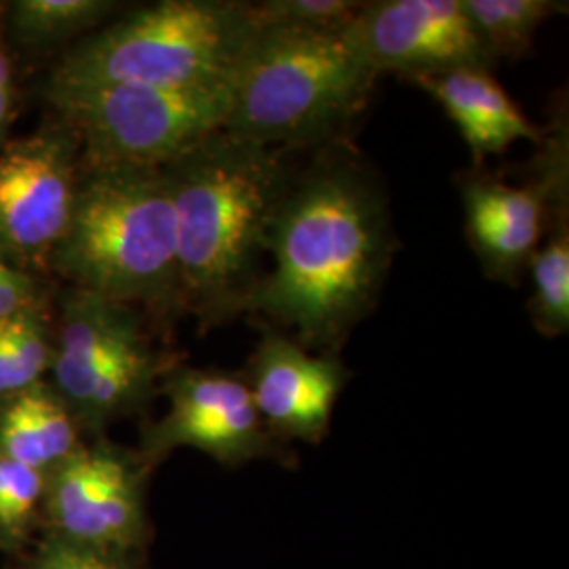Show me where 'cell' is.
Returning a JSON list of instances; mask_svg holds the SVG:
<instances>
[{
	"label": "cell",
	"mask_w": 569,
	"mask_h": 569,
	"mask_svg": "<svg viewBox=\"0 0 569 569\" xmlns=\"http://www.w3.org/2000/svg\"><path fill=\"white\" fill-rule=\"evenodd\" d=\"M397 249L387 190L346 142L293 169L270 220L272 268L244 317L315 352H340L378 305Z\"/></svg>",
	"instance_id": "1"
},
{
	"label": "cell",
	"mask_w": 569,
	"mask_h": 569,
	"mask_svg": "<svg viewBox=\"0 0 569 569\" xmlns=\"http://www.w3.org/2000/svg\"><path fill=\"white\" fill-rule=\"evenodd\" d=\"M289 154L220 129L163 167L178 222L182 315L201 331L244 317L268 272V228L293 176Z\"/></svg>",
	"instance_id": "2"
},
{
	"label": "cell",
	"mask_w": 569,
	"mask_h": 569,
	"mask_svg": "<svg viewBox=\"0 0 569 569\" xmlns=\"http://www.w3.org/2000/svg\"><path fill=\"white\" fill-rule=\"evenodd\" d=\"M49 270L70 287L136 306L154 323L182 317L178 222L163 167H82Z\"/></svg>",
	"instance_id": "3"
},
{
	"label": "cell",
	"mask_w": 569,
	"mask_h": 569,
	"mask_svg": "<svg viewBox=\"0 0 569 569\" xmlns=\"http://www.w3.org/2000/svg\"><path fill=\"white\" fill-rule=\"evenodd\" d=\"M378 79L346 28L256 23L232 72L224 131L289 152L346 142Z\"/></svg>",
	"instance_id": "4"
},
{
	"label": "cell",
	"mask_w": 569,
	"mask_h": 569,
	"mask_svg": "<svg viewBox=\"0 0 569 569\" xmlns=\"http://www.w3.org/2000/svg\"><path fill=\"white\" fill-rule=\"evenodd\" d=\"M253 30L251 2H154L84 37L49 82L167 89L222 84L232 81Z\"/></svg>",
	"instance_id": "5"
},
{
	"label": "cell",
	"mask_w": 569,
	"mask_h": 569,
	"mask_svg": "<svg viewBox=\"0 0 569 569\" xmlns=\"http://www.w3.org/2000/svg\"><path fill=\"white\" fill-rule=\"evenodd\" d=\"M47 98L81 146L82 167H167L224 129L230 82L167 89L58 84Z\"/></svg>",
	"instance_id": "6"
},
{
	"label": "cell",
	"mask_w": 569,
	"mask_h": 569,
	"mask_svg": "<svg viewBox=\"0 0 569 569\" xmlns=\"http://www.w3.org/2000/svg\"><path fill=\"white\" fill-rule=\"evenodd\" d=\"M526 176L510 183L472 169L458 176L468 243L489 281L519 284L542 241L552 188L569 178V114L566 96L550 106L547 124Z\"/></svg>",
	"instance_id": "7"
},
{
	"label": "cell",
	"mask_w": 569,
	"mask_h": 569,
	"mask_svg": "<svg viewBox=\"0 0 569 569\" xmlns=\"http://www.w3.org/2000/svg\"><path fill=\"white\" fill-rule=\"evenodd\" d=\"M82 176L81 146L58 119L0 143V256L26 272L49 270Z\"/></svg>",
	"instance_id": "8"
},
{
	"label": "cell",
	"mask_w": 569,
	"mask_h": 569,
	"mask_svg": "<svg viewBox=\"0 0 569 569\" xmlns=\"http://www.w3.org/2000/svg\"><path fill=\"white\" fill-rule=\"evenodd\" d=\"M169 411L146 430L148 462L178 448L203 451L224 467L281 460L283 443L264 427L241 373L176 367L164 373Z\"/></svg>",
	"instance_id": "9"
},
{
	"label": "cell",
	"mask_w": 569,
	"mask_h": 569,
	"mask_svg": "<svg viewBox=\"0 0 569 569\" xmlns=\"http://www.w3.org/2000/svg\"><path fill=\"white\" fill-rule=\"evenodd\" d=\"M346 34L378 77L413 81L460 68H493L465 0L363 2Z\"/></svg>",
	"instance_id": "10"
},
{
	"label": "cell",
	"mask_w": 569,
	"mask_h": 569,
	"mask_svg": "<svg viewBox=\"0 0 569 569\" xmlns=\"http://www.w3.org/2000/svg\"><path fill=\"white\" fill-rule=\"evenodd\" d=\"M241 376L277 441L321 443L350 369L340 352L308 350L283 331L264 326Z\"/></svg>",
	"instance_id": "11"
},
{
	"label": "cell",
	"mask_w": 569,
	"mask_h": 569,
	"mask_svg": "<svg viewBox=\"0 0 569 569\" xmlns=\"http://www.w3.org/2000/svg\"><path fill=\"white\" fill-rule=\"evenodd\" d=\"M49 510L66 540L122 555L142 538V462L110 443L81 446L53 468Z\"/></svg>",
	"instance_id": "12"
},
{
	"label": "cell",
	"mask_w": 569,
	"mask_h": 569,
	"mask_svg": "<svg viewBox=\"0 0 569 569\" xmlns=\"http://www.w3.org/2000/svg\"><path fill=\"white\" fill-rule=\"evenodd\" d=\"M152 348L142 310L68 287L61 293L53 336L56 392L77 416L106 373Z\"/></svg>",
	"instance_id": "13"
},
{
	"label": "cell",
	"mask_w": 569,
	"mask_h": 569,
	"mask_svg": "<svg viewBox=\"0 0 569 569\" xmlns=\"http://www.w3.org/2000/svg\"><path fill=\"white\" fill-rule=\"evenodd\" d=\"M409 82L446 110L467 143L475 169L488 157L505 154L512 143L540 140L542 127L529 121L491 70L460 68Z\"/></svg>",
	"instance_id": "14"
},
{
	"label": "cell",
	"mask_w": 569,
	"mask_h": 569,
	"mask_svg": "<svg viewBox=\"0 0 569 569\" xmlns=\"http://www.w3.org/2000/svg\"><path fill=\"white\" fill-rule=\"evenodd\" d=\"M77 420L60 395L41 382L13 392L0 411V453L44 472L72 456Z\"/></svg>",
	"instance_id": "15"
},
{
	"label": "cell",
	"mask_w": 569,
	"mask_h": 569,
	"mask_svg": "<svg viewBox=\"0 0 569 569\" xmlns=\"http://www.w3.org/2000/svg\"><path fill=\"white\" fill-rule=\"evenodd\" d=\"M531 296L528 312L536 331L559 338L569 331V180H561L549 197L542 241L528 268Z\"/></svg>",
	"instance_id": "16"
},
{
	"label": "cell",
	"mask_w": 569,
	"mask_h": 569,
	"mask_svg": "<svg viewBox=\"0 0 569 569\" xmlns=\"http://www.w3.org/2000/svg\"><path fill=\"white\" fill-rule=\"evenodd\" d=\"M468 20L491 63L526 58L538 30L555 16L568 13L559 0H465Z\"/></svg>",
	"instance_id": "17"
},
{
	"label": "cell",
	"mask_w": 569,
	"mask_h": 569,
	"mask_svg": "<svg viewBox=\"0 0 569 569\" xmlns=\"http://www.w3.org/2000/svg\"><path fill=\"white\" fill-rule=\"evenodd\" d=\"M114 11L117 2L108 0H18L7 13V26L21 44L44 47L96 32Z\"/></svg>",
	"instance_id": "18"
},
{
	"label": "cell",
	"mask_w": 569,
	"mask_h": 569,
	"mask_svg": "<svg viewBox=\"0 0 569 569\" xmlns=\"http://www.w3.org/2000/svg\"><path fill=\"white\" fill-rule=\"evenodd\" d=\"M357 0H262L251 2L260 26H291L310 30H345L361 13Z\"/></svg>",
	"instance_id": "19"
},
{
	"label": "cell",
	"mask_w": 569,
	"mask_h": 569,
	"mask_svg": "<svg viewBox=\"0 0 569 569\" xmlns=\"http://www.w3.org/2000/svg\"><path fill=\"white\" fill-rule=\"evenodd\" d=\"M44 488L41 470L7 458V509L2 529L18 533L30 519Z\"/></svg>",
	"instance_id": "20"
},
{
	"label": "cell",
	"mask_w": 569,
	"mask_h": 569,
	"mask_svg": "<svg viewBox=\"0 0 569 569\" xmlns=\"http://www.w3.org/2000/svg\"><path fill=\"white\" fill-rule=\"evenodd\" d=\"M32 569H131L122 555L84 547L72 540H56L42 549Z\"/></svg>",
	"instance_id": "21"
},
{
	"label": "cell",
	"mask_w": 569,
	"mask_h": 569,
	"mask_svg": "<svg viewBox=\"0 0 569 569\" xmlns=\"http://www.w3.org/2000/svg\"><path fill=\"white\" fill-rule=\"evenodd\" d=\"M37 305L42 302L34 274L21 270L18 266L2 262L0 264V321Z\"/></svg>",
	"instance_id": "22"
},
{
	"label": "cell",
	"mask_w": 569,
	"mask_h": 569,
	"mask_svg": "<svg viewBox=\"0 0 569 569\" xmlns=\"http://www.w3.org/2000/svg\"><path fill=\"white\" fill-rule=\"evenodd\" d=\"M13 117H16V93L0 91V143L7 142Z\"/></svg>",
	"instance_id": "23"
},
{
	"label": "cell",
	"mask_w": 569,
	"mask_h": 569,
	"mask_svg": "<svg viewBox=\"0 0 569 569\" xmlns=\"http://www.w3.org/2000/svg\"><path fill=\"white\" fill-rule=\"evenodd\" d=\"M4 509H7V456L0 453V528L4 523Z\"/></svg>",
	"instance_id": "24"
},
{
	"label": "cell",
	"mask_w": 569,
	"mask_h": 569,
	"mask_svg": "<svg viewBox=\"0 0 569 569\" xmlns=\"http://www.w3.org/2000/svg\"><path fill=\"white\" fill-rule=\"evenodd\" d=\"M2 262H7V260H4V258H2V256H0V264H2Z\"/></svg>",
	"instance_id": "25"
}]
</instances>
